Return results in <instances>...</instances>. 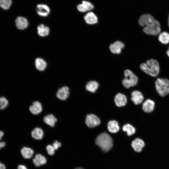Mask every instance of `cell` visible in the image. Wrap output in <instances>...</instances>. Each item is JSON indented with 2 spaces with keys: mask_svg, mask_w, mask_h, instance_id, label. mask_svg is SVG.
I'll list each match as a JSON object with an SVG mask.
<instances>
[{
  "mask_svg": "<svg viewBox=\"0 0 169 169\" xmlns=\"http://www.w3.org/2000/svg\"><path fill=\"white\" fill-rule=\"evenodd\" d=\"M139 25L144 27L143 30L146 34L157 35L161 32V26L159 22L149 14L142 15L139 20Z\"/></svg>",
  "mask_w": 169,
  "mask_h": 169,
  "instance_id": "6da1fadb",
  "label": "cell"
},
{
  "mask_svg": "<svg viewBox=\"0 0 169 169\" xmlns=\"http://www.w3.org/2000/svg\"><path fill=\"white\" fill-rule=\"evenodd\" d=\"M141 69L146 74L153 77H156L159 72V64L156 59H151L146 63H143L140 65Z\"/></svg>",
  "mask_w": 169,
  "mask_h": 169,
  "instance_id": "7a4b0ae2",
  "label": "cell"
},
{
  "mask_svg": "<svg viewBox=\"0 0 169 169\" xmlns=\"http://www.w3.org/2000/svg\"><path fill=\"white\" fill-rule=\"evenodd\" d=\"M95 143L103 151L105 152L109 151L113 145L111 137L105 132L101 133L97 137Z\"/></svg>",
  "mask_w": 169,
  "mask_h": 169,
  "instance_id": "3957f363",
  "label": "cell"
},
{
  "mask_svg": "<svg viewBox=\"0 0 169 169\" xmlns=\"http://www.w3.org/2000/svg\"><path fill=\"white\" fill-rule=\"evenodd\" d=\"M156 91L161 97L169 94V80L167 79L158 78L155 83Z\"/></svg>",
  "mask_w": 169,
  "mask_h": 169,
  "instance_id": "277c9868",
  "label": "cell"
},
{
  "mask_svg": "<svg viewBox=\"0 0 169 169\" xmlns=\"http://www.w3.org/2000/svg\"><path fill=\"white\" fill-rule=\"evenodd\" d=\"M125 78L122 83L124 86L128 88L136 85L138 81L137 76L129 69H126L124 71Z\"/></svg>",
  "mask_w": 169,
  "mask_h": 169,
  "instance_id": "5b68a950",
  "label": "cell"
},
{
  "mask_svg": "<svg viewBox=\"0 0 169 169\" xmlns=\"http://www.w3.org/2000/svg\"><path fill=\"white\" fill-rule=\"evenodd\" d=\"M85 122L87 126L91 128L99 125L100 123V120L96 115L90 114L87 115Z\"/></svg>",
  "mask_w": 169,
  "mask_h": 169,
  "instance_id": "8992f818",
  "label": "cell"
},
{
  "mask_svg": "<svg viewBox=\"0 0 169 169\" xmlns=\"http://www.w3.org/2000/svg\"><path fill=\"white\" fill-rule=\"evenodd\" d=\"M36 11L39 15L45 17H47L49 14L50 9L46 4H40L37 5Z\"/></svg>",
  "mask_w": 169,
  "mask_h": 169,
  "instance_id": "52a82bcc",
  "label": "cell"
},
{
  "mask_svg": "<svg viewBox=\"0 0 169 169\" xmlns=\"http://www.w3.org/2000/svg\"><path fill=\"white\" fill-rule=\"evenodd\" d=\"M69 94V87L67 86H64L58 89L56 93V96L59 99L64 100L68 97Z\"/></svg>",
  "mask_w": 169,
  "mask_h": 169,
  "instance_id": "ba28073f",
  "label": "cell"
},
{
  "mask_svg": "<svg viewBox=\"0 0 169 169\" xmlns=\"http://www.w3.org/2000/svg\"><path fill=\"white\" fill-rule=\"evenodd\" d=\"M124 44L120 41H116L110 46V51L113 53L119 54L120 53L122 49L124 48Z\"/></svg>",
  "mask_w": 169,
  "mask_h": 169,
  "instance_id": "9c48e42d",
  "label": "cell"
},
{
  "mask_svg": "<svg viewBox=\"0 0 169 169\" xmlns=\"http://www.w3.org/2000/svg\"><path fill=\"white\" fill-rule=\"evenodd\" d=\"M131 99L135 105H137L140 104L143 101L144 97L140 91L135 90L131 93Z\"/></svg>",
  "mask_w": 169,
  "mask_h": 169,
  "instance_id": "30bf717a",
  "label": "cell"
},
{
  "mask_svg": "<svg viewBox=\"0 0 169 169\" xmlns=\"http://www.w3.org/2000/svg\"><path fill=\"white\" fill-rule=\"evenodd\" d=\"M15 22L17 27L18 29L21 30L26 28L28 25L27 19L22 16L18 17L15 20Z\"/></svg>",
  "mask_w": 169,
  "mask_h": 169,
  "instance_id": "8fae6325",
  "label": "cell"
},
{
  "mask_svg": "<svg viewBox=\"0 0 169 169\" xmlns=\"http://www.w3.org/2000/svg\"><path fill=\"white\" fill-rule=\"evenodd\" d=\"M42 107L41 103L37 101H34L29 108L30 112L33 114L37 115L42 111Z\"/></svg>",
  "mask_w": 169,
  "mask_h": 169,
  "instance_id": "7c38bea8",
  "label": "cell"
},
{
  "mask_svg": "<svg viewBox=\"0 0 169 169\" xmlns=\"http://www.w3.org/2000/svg\"><path fill=\"white\" fill-rule=\"evenodd\" d=\"M94 5L90 2L87 1H83L82 3L78 4L77 8L79 11L81 12H85L92 9Z\"/></svg>",
  "mask_w": 169,
  "mask_h": 169,
  "instance_id": "4fadbf2b",
  "label": "cell"
},
{
  "mask_svg": "<svg viewBox=\"0 0 169 169\" xmlns=\"http://www.w3.org/2000/svg\"><path fill=\"white\" fill-rule=\"evenodd\" d=\"M131 146L136 151L140 152L144 146L145 143L141 139L136 138L132 141Z\"/></svg>",
  "mask_w": 169,
  "mask_h": 169,
  "instance_id": "5bb4252c",
  "label": "cell"
},
{
  "mask_svg": "<svg viewBox=\"0 0 169 169\" xmlns=\"http://www.w3.org/2000/svg\"><path fill=\"white\" fill-rule=\"evenodd\" d=\"M114 100L116 106L118 107L123 106L126 103L127 98L125 95L119 93L115 96Z\"/></svg>",
  "mask_w": 169,
  "mask_h": 169,
  "instance_id": "9a60e30c",
  "label": "cell"
},
{
  "mask_svg": "<svg viewBox=\"0 0 169 169\" xmlns=\"http://www.w3.org/2000/svg\"><path fill=\"white\" fill-rule=\"evenodd\" d=\"M155 104L153 101L148 99L143 103L142 108L143 110L146 113H150L154 110Z\"/></svg>",
  "mask_w": 169,
  "mask_h": 169,
  "instance_id": "2e32d148",
  "label": "cell"
},
{
  "mask_svg": "<svg viewBox=\"0 0 169 169\" xmlns=\"http://www.w3.org/2000/svg\"><path fill=\"white\" fill-rule=\"evenodd\" d=\"M86 23L89 24H93L98 22V18L92 12L87 13L84 17Z\"/></svg>",
  "mask_w": 169,
  "mask_h": 169,
  "instance_id": "e0dca14e",
  "label": "cell"
},
{
  "mask_svg": "<svg viewBox=\"0 0 169 169\" xmlns=\"http://www.w3.org/2000/svg\"><path fill=\"white\" fill-rule=\"evenodd\" d=\"M43 120L47 125L51 127H53L55 126L57 120L54 115L50 114L45 116Z\"/></svg>",
  "mask_w": 169,
  "mask_h": 169,
  "instance_id": "ac0fdd59",
  "label": "cell"
},
{
  "mask_svg": "<svg viewBox=\"0 0 169 169\" xmlns=\"http://www.w3.org/2000/svg\"><path fill=\"white\" fill-rule=\"evenodd\" d=\"M33 161L36 166H39L45 164L46 163V160L45 157L41 154H37L33 159Z\"/></svg>",
  "mask_w": 169,
  "mask_h": 169,
  "instance_id": "d6986e66",
  "label": "cell"
},
{
  "mask_svg": "<svg viewBox=\"0 0 169 169\" xmlns=\"http://www.w3.org/2000/svg\"><path fill=\"white\" fill-rule=\"evenodd\" d=\"M37 29L38 34L41 37L47 36L50 32L49 28L42 24H39L38 26Z\"/></svg>",
  "mask_w": 169,
  "mask_h": 169,
  "instance_id": "ffe728a7",
  "label": "cell"
},
{
  "mask_svg": "<svg viewBox=\"0 0 169 169\" xmlns=\"http://www.w3.org/2000/svg\"><path fill=\"white\" fill-rule=\"evenodd\" d=\"M107 128L108 131L112 133L117 132L120 129L118 123L115 120H110L108 122Z\"/></svg>",
  "mask_w": 169,
  "mask_h": 169,
  "instance_id": "44dd1931",
  "label": "cell"
},
{
  "mask_svg": "<svg viewBox=\"0 0 169 169\" xmlns=\"http://www.w3.org/2000/svg\"><path fill=\"white\" fill-rule=\"evenodd\" d=\"M31 136L34 139L36 140H41L44 136V131L43 130L39 127L34 128L31 132Z\"/></svg>",
  "mask_w": 169,
  "mask_h": 169,
  "instance_id": "7402d4cb",
  "label": "cell"
},
{
  "mask_svg": "<svg viewBox=\"0 0 169 169\" xmlns=\"http://www.w3.org/2000/svg\"><path fill=\"white\" fill-rule=\"evenodd\" d=\"M35 64L36 69L40 71L44 70L47 67L46 62L43 59L40 58L35 59Z\"/></svg>",
  "mask_w": 169,
  "mask_h": 169,
  "instance_id": "603a6c76",
  "label": "cell"
},
{
  "mask_svg": "<svg viewBox=\"0 0 169 169\" xmlns=\"http://www.w3.org/2000/svg\"><path fill=\"white\" fill-rule=\"evenodd\" d=\"M99 84L95 81H91L88 82L86 85V90L91 92H95L98 89Z\"/></svg>",
  "mask_w": 169,
  "mask_h": 169,
  "instance_id": "cb8c5ba5",
  "label": "cell"
},
{
  "mask_svg": "<svg viewBox=\"0 0 169 169\" xmlns=\"http://www.w3.org/2000/svg\"><path fill=\"white\" fill-rule=\"evenodd\" d=\"M21 151L23 156L25 159L31 158L33 153V151L32 149L26 147H23Z\"/></svg>",
  "mask_w": 169,
  "mask_h": 169,
  "instance_id": "d4e9b609",
  "label": "cell"
},
{
  "mask_svg": "<svg viewBox=\"0 0 169 169\" xmlns=\"http://www.w3.org/2000/svg\"><path fill=\"white\" fill-rule=\"evenodd\" d=\"M158 40L163 44H168L169 43V33L166 32H163L160 33Z\"/></svg>",
  "mask_w": 169,
  "mask_h": 169,
  "instance_id": "484cf974",
  "label": "cell"
},
{
  "mask_svg": "<svg viewBox=\"0 0 169 169\" xmlns=\"http://www.w3.org/2000/svg\"><path fill=\"white\" fill-rule=\"evenodd\" d=\"M122 130L123 131L126 132L127 135L129 136L134 134L136 131L135 128L129 124L124 125L122 127Z\"/></svg>",
  "mask_w": 169,
  "mask_h": 169,
  "instance_id": "4316f807",
  "label": "cell"
},
{
  "mask_svg": "<svg viewBox=\"0 0 169 169\" xmlns=\"http://www.w3.org/2000/svg\"><path fill=\"white\" fill-rule=\"evenodd\" d=\"M12 3V0H0V6L5 10L8 9Z\"/></svg>",
  "mask_w": 169,
  "mask_h": 169,
  "instance_id": "83f0119b",
  "label": "cell"
},
{
  "mask_svg": "<svg viewBox=\"0 0 169 169\" xmlns=\"http://www.w3.org/2000/svg\"><path fill=\"white\" fill-rule=\"evenodd\" d=\"M8 104V101L6 98L4 97H0V110L6 108Z\"/></svg>",
  "mask_w": 169,
  "mask_h": 169,
  "instance_id": "f1b7e54d",
  "label": "cell"
},
{
  "mask_svg": "<svg viewBox=\"0 0 169 169\" xmlns=\"http://www.w3.org/2000/svg\"><path fill=\"white\" fill-rule=\"evenodd\" d=\"M46 149L49 155L52 156L54 154L55 150L52 146L48 145L46 147Z\"/></svg>",
  "mask_w": 169,
  "mask_h": 169,
  "instance_id": "f546056e",
  "label": "cell"
},
{
  "mask_svg": "<svg viewBox=\"0 0 169 169\" xmlns=\"http://www.w3.org/2000/svg\"><path fill=\"white\" fill-rule=\"evenodd\" d=\"M61 146V143L57 141H55L53 144V146L55 150H57Z\"/></svg>",
  "mask_w": 169,
  "mask_h": 169,
  "instance_id": "4dcf8cb0",
  "label": "cell"
},
{
  "mask_svg": "<svg viewBox=\"0 0 169 169\" xmlns=\"http://www.w3.org/2000/svg\"><path fill=\"white\" fill-rule=\"evenodd\" d=\"M18 169H27L26 167L23 165H20L18 167Z\"/></svg>",
  "mask_w": 169,
  "mask_h": 169,
  "instance_id": "1f68e13d",
  "label": "cell"
},
{
  "mask_svg": "<svg viewBox=\"0 0 169 169\" xmlns=\"http://www.w3.org/2000/svg\"><path fill=\"white\" fill-rule=\"evenodd\" d=\"M6 145V144L4 141L0 142V149L4 147Z\"/></svg>",
  "mask_w": 169,
  "mask_h": 169,
  "instance_id": "d6a6232c",
  "label": "cell"
},
{
  "mask_svg": "<svg viewBox=\"0 0 169 169\" xmlns=\"http://www.w3.org/2000/svg\"><path fill=\"white\" fill-rule=\"evenodd\" d=\"M0 169H6L5 165L0 162Z\"/></svg>",
  "mask_w": 169,
  "mask_h": 169,
  "instance_id": "836d02e7",
  "label": "cell"
},
{
  "mask_svg": "<svg viewBox=\"0 0 169 169\" xmlns=\"http://www.w3.org/2000/svg\"><path fill=\"white\" fill-rule=\"evenodd\" d=\"M4 135V133L3 131H0V140H1L2 137Z\"/></svg>",
  "mask_w": 169,
  "mask_h": 169,
  "instance_id": "e575fe53",
  "label": "cell"
},
{
  "mask_svg": "<svg viewBox=\"0 0 169 169\" xmlns=\"http://www.w3.org/2000/svg\"><path fill=\"white\" fill-rule=\"evenodd\" d=\"M166 54L169 57V49L168 50H167L166 51Z\"/></svg>",
  "mask_w": 169,
  "mask_h": 169,
  "instance_id": "d590c367",
  "label": "cell"
},
{
  "mask_svg": "<svg viewBox=\"0 0 169 169\" xmlns=\"http://www.w3.org/2000/svg\"><path fill=\"white\" fill-rule=\"evenodd\" d=\"M168 26L169 27V16H168Z\"/></svg>",
  "mask_w": 169,
  "mask_h": 169,
  "instance_id": "8d00e7d4",
  "label": "cell"
},
{
  "mask_svg": "<svg viewBox=\"0 0 169 169\" xmlns=\"http://www.w3.org/2000/svg\"><path fill=\"white\" fill-rule=\"evenodd\" d=\"M74 169H84L80 168V167H77L75 168Z\"/></svg>",
  "mask_w": 169,
  "mask_h": 169,
  "instance_id": "74e56055",
  "label": "cell"
}]
</instances>
